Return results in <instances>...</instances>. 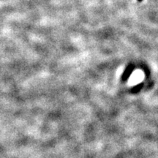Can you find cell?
Here are the masks:
<instances>
[{"label": "cell", "instance_id": "1", "mask_svg": "<svg viewBox=\"0 0 158 158\" xmlns=\"http://www.w3.org/2000/svg\"><path fill=\"white\" fill-rule=\"evenodd\" d=\"M134 69V66L133 64H130L129 66L126 68L125 71L123 74H122V80L123 81H126L127 79L129 78L130 75H131L132 73H133Z\"/></svg>", "mask_w": 158, "mask_h": 158}, {"label": "cell", "instance_id": "2", "mask_svg": "<svg viewBox=\"0 0 158 158\" xmlns=\"http://www.w3.org/2000/svg\"><path fill=\"white\" fill-rule=\"evenodd\" d=\"M138 1H139V2H141V1H142V0H138Z\"/></svg>", "mask_w": 158, "mask_h": 158}]
</instances>
